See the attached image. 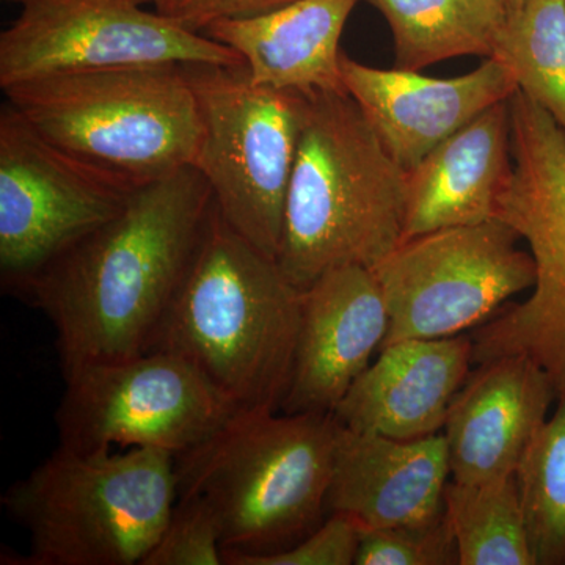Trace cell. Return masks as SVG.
I'll use <instances>...</instances> for the list:
<instances>
[{
  "instance_id": "cell-27",
  "label": "cell",
  "mask_w": 565,
  "mask_h": 565,
  "mask_svg": "<svg viewBox=\"0 0 565 565\" xmlns=\"http://www.w3.org/2000/svg\"><path fill=\"white\" fill-rule=\"evenodd\" d=\"M292 2L296 0H182L173 20L189 31L202 33L212 22L258 17Z\"/></svg>"
},
{
  "instance_id": "cell-25",
  "label": "cell",
  "mask_w": 565,
  "mask_h": 565,
  "mask_svg": "<svg viewBox=\"0 0 565 565\" xmlns=\"http://www.w3.org/2000/svg\"><path fill=\"white\" fill-rule=\"evenodd\" d=\"M221 531L195 501H178L172 519L143 565H222Z\"/></svg>"
},
{
  "instance_id": "cell-11",
  "label": "cell",
  "mask_w": 565,
  "mask_h": 565,
  "mask_svg": "<svg viewBox=\"0 0 565 565\" xmlns=\"http://www.w3.org/2000/svg\"><path fill=\"white\" fill-rule=\"evenodd\" d=\"M148 2L21 0L20 17L0 35V87L85 71L245 65L232 47L141 9Z\"/></svg>"
},
{
  "instance_id": "cell-12",
  "label": "cell",
  "mask_w": 565,
  "mask_h": 565,
  "mask_svg": "<svg viewBox=\"0 0 565 565\" xmlns=\"http://www.w3.org/2000/svg\"><path fill=\"white\" fill-rule=\"evenodd\" d=\"M126 191L65 158L10 104L0 115V273L7 288L31 278L110 221Z\"/></svg>"
},
{
  "instance_id": "cell-22",
  "label": "cell",
  "mask_w": 565,
  "mask_h": 565,
  "mask_svg": "<svg viewBox=\"0 0 565 565\" xmlns=\"http://www.w3.org/2000/svg\"><path fill=\"white\" fill-rule=\"evenodd\" d=\"M492 58L565 132V0H527L509 10Z\"/></svg>"
},
{
  "instance_id": "cell-2",
  "label": "cell",
  "mask_w": 565,
  "mask_h": 565,
  "mask_svg": "<svg viewBox=\"0 0 565 565\" xmlns=\"http://www.w3.org/2000/svg\"><path fill=\"white\" fill-rule=\"evenodd\" d=\"M302 294L277 259L234 232L214 204L151 351L191 363L237 411L280 412Z\"/></svg>"
},
{
  "instance_id": "cell-21",
  "label": "cell",
  "mask_w": 565,
  "mask_h": 565,
  "mask_svg": "<svg viewBox=\"0 0 565 565\" xmlns=\"http://www.w3.org/2000/svg\"><path fill=\"white\" fill-rule=\"evenodd\" d=\"M445 514L460 565H537L515 475L475 484L451 479Z\"/></svg>"
},
{
  "instance_id": "cell-6",
  "label": "cell",
  "mask_w": 565,
  "mask_h": 565,
  "mask_svg": "<svg viewBox=\"0 0 565 565\" xmlns=\"http://www.w3.org/2000/svg\"><path fill=\"white\" fill-rule=\"evenodd\" d=\"M178 503L177 456L58 446L3 493L29 535L25 565H143Z\"/></svg>"
},
{
  "instance_id": "cell-15",
  "label": "cell",
  "mask_w": 565,
  "mask_h": 565,
  "mask_svg": "<svg viewBox=\"0 0 565 565\" xmlns=\"http://www.w3.org/2000/svg\"><path fill=\"white\" fill-rule=\"evenodd\" d=\"M451 401L444 426L452 481L505 478L519 465L556 399V385L526 353L478 363Z\"/></svg>"
},
{
  "instance_id": "cell-23",
  "label": "cell",
  "mask_w": 565,
  "mask_h": 565,
  "mask_svg": "<svg viewBox=\"0 0 565 565\" xmlns=\"http://www.w3.org/2000/svg\"><path fill=\"white\" fill-rule=\"evenodd\" d=\"M556 401L515 473L537 565H565V375Z\"/></svg>"
},
{
  "instance_id": "cell-14",
  "label": "cell",
  "mask_w": 565,
  "mask_h": 565,
  "mask_svg": "<svg viewBox=\"0 0 565 565\" xmlns=\"http://www.w3.org/2000/svg\"><path fill=\"white\" fill-rule=\"evenodd\" d=\"M345 92L359 104L386 151L411 172L435 147L519 90L511 71L497 58L452 79L419 71L379 70L341 52Z\"/></svg>"
},
{
  "instance_id": "cell-24",
  "label": "cell",
  "mask_w": 565,
  "mask_h": 565,
  "mask_svg": "<svg viewBox=\"0 0 565 565\" xmlns=\"http://www.w3.org/2000/svg\"><path fill=\"white\" fill-rule=\"evenodd\" d=\"M356 565H455V535L446 514L424 525L362 531Z\"/></svg>"
},
{
  "instance_id": "cell-8",
  "label": "cell",
  "mask_w": 565,
  "mask_h": 565,
  "mask_svg": "<svg viewBox=\"0 0 565 565\" xmlns=\"http://www.w3.org/2000/svg\"><path fill=\"white\" fill-rule=\"evenodd\" d=\"M514 172L497 214L530 245L533 294L473 334L475 363L526 353L553 382L565 375V132L516 90L509 99Z\"/></svg>"
},
{
  "instance_id": "cell-29",
  "label": "cell",
  "mask_w": 565,
  "mask_h": 565,
  "mask_svg": "<svg viewBox=\"0 0 565 565\" xmlns=\"http://www.w3.org/2000/svg\"><path fill=\"white\" fill-rule=\"evenodd\" d=\"M509 10L519 9L523 3H526L527 0H501Z\"/></svg>"
},
{
  "instance_id": "cell-26",
  "label": "cell",
  "mask_w": 565,
  "mask_h": 565,
  "mask_svg": "<svg viewBox=\"0 0 565 565\" xmlns=\"http://www.w3.org/2000/svg\"><path fill=\"white\" fill-rule=\"evenodd\" d=\"M362 527L344 514H329L313 533L289 548L267 555H225L228 565H351L359 555Z\"/></svg>"
},
{
  "instance_id": "cell-18",
  "label": "cell",
  "mask_w": 565,
  "mask_h": 565,
  "mask_svg": "<svg viewBox=\"0 0 565 565\" xmlns=\"http://www.w3.org/2000/svg\"><path fill=\"white\" fill-rule=\"evenodd\" d=\"M514 172L509 102L494 104L407 172L404 241L494 218Z\"/></svg>"
},
{
  "instance_id": "cell-3",
  "label": "cell",
  "mask_w": 565,
  "mask_h": 565,
  "mask_svg": "<svg viewBox=\"0 0 565 565\" xmlns=\"http://www.w3.org/2000/svg\"><path fill=\"white\" fill-rule=\"evenodd\" d=\"M407 172L348 92L307 95L278 266L300 291L337 267L374 269L404 241Z\"/></svg>"
},
{
  "instance_id": "cell-28",
  "label": "cell",
  "mask_w": 565,
  "mask_h": 565,
  "mask_svg": "<svg viewBox=\"0 0 565 565\" xmlns=\"http://www.w3.org/2000/svg\"><path fill=\"white\" fill-rule=\"evenodd\" d=\"M156 11L166 14V17H174L177 11L180 10L182 0H151Z\"/></svg>"
},
{
  "instance_id": "cell-4",
  "label": "cell",
  "mask_w": 565,
  "mask_h": 565,
  "mask_svg": "<svg viewBox=\"0 0 565 565\" xmlns=\"http://www.w3.org/2000/svg\"><path fill=\"white\" fill-rule=\"evenodd\" d=\"M340 429L333 414L237 411L177 456L178 501L214 516L223 556L289 548L329 515Z\"/></svg>"
},
{
  "instance_id": "cell-17",
  "label": "cell",
  "mask_w": 565,
  "mask_h": 565,
  "mask_svg": "<svg viewBox=\"0 0 565 565\" xmlns=\"http://www.w3.org/2000/svg\"><path fill=\"white\" fill-rule=\"evenodd\" d=\"M449 476L441 433L396 440L341 424L327 512L351 516L363 531L424 525L445 514Z\"/></svg>"
},
{
  "instance_id": "cell-5",
  "label": "cell",
  "mask_w": 565,
  "mask_h": 565,
  "mask_svg": "<svg viewBox=\"0 0 565 565\" xmlns=\"http://www.w3.org/2000/svg\"><path fill=\"white\" fill-rule=\"evenodd\" d=\"M3 93L54 150L126 191L192 166L202 140L182 65L57 74Z\"/></svg>"
},
{
  "instance_id": "cell-16",
  "label": "cell",
  "mask_w": 565,
  "mask_h": 565,
  "mask_svg": "<svg viewBox=\"0 0 565 565\" xmlns=\"http://www.w3.org/2000/svg\"><path fill=\"white\" fill-rule=\"evenodd\" d=\"M473 355L471 334L385 345L334 408V418L355 433L396 440L440 434Z\"/></svg>"
},
{
  "instance_id": "cell-7",
  "label": "cell",
  "mask_w": 565,
  "mask_h": 565,
  "mask_svg": "<svg viewBox=\"0 0 565 565\" xmlns=\"http://www.w3.org/2000/svg\"><path fill=\"white\" fill-rule=\"evenodd\" d=\"M182 71L202 118L192 166L210 184L223 221L278 259L307 95L253 84L245 65L189 63Z\"/></svg>"
},
{
  "instance_id": "cell-19",
  "label": "cell",
  "mask_w": 565,
  "mask_h": 565,
  "mask_svg": "<svg viewBox=\"0 0 565 565\" xmlns=\"http://www.w3.org/2000/svg\"><path fill=\"white\" fill-rule=\"evenodd\" d=\"M362 0H296L269 13L212 22L204 35L244 58L253 84L275 90L345 92L340 40Z\"/></svg>"
},
{
  "instance_id": "cell-10",
  "label": "cell",
  "mask_w": 565,
  "mask_h": 565,
  "mask_svg": "<svg viewBox=\"0 0 565 565\" xmlns=\"http://www.w3.org/2000/svg\"><path fill=\"white\" fill-rule=\"evenodd\" d=\"M519 241L500 218L403 241L371 269L390 319L382 348L412 338L455 337L486 322L509 297L533 288L534 259L516 247Z\"/></svg>"
},
{
  "instance_id": "cell-13",
  "label": "cell",
  "mask_w": 565,
  "mask_h": 565,
  "mask_svg": "<svg viewBox=\"0 0 565 565\" xmlns=\"http://www.w3.org/2000/svg\"><path fill=\"white\" fill-rule=\"evenodd\" d=\"M381 286L367 267L329 270L302 294L299 338L282 414H333L388 333Z\"/></svg>"
},
{
  "instance_id": "cell-30",
  "label": "cell",
  "mask_w": 565,
  "mask_h": 565,
  "mask_svg": "<svg viewBox=\"0 0 565 565\" xmlns=\"http://www.w3.org/2000/svg\"><path fill=\"white\" fill-rule=\"evenodd\" d=\"M3 2L21 3V0H3Z\"/></svg>"
},
{
  "instance_id": "cell-9",
  "label": "cell",
  "mask_w": 565,
  "mask_h": 565,
  "mask_svg": "<svg viewBox=\"0 0 565 565\" xmlns=\"http://www.w3.org/2000/svg\"><path fill=\"white\" fill-rule=\"evenodd\" d=\"M55 424L63 448L189 451L228 422L237 408L191 363L150 351L82 364L63 373Z\"/></svg>"
},
{
  "instance_id": "cell-1",
  "label": "cell",
  "mask_w": 565,
  "mask_h": 565,
  "mask_svg": "<svg viewBox=\"0 0 565 565\" xmlns=\"http://www.w3.org/2000/svg\"><path fill=\"white\" fill-rule=\"evenodd\" d=\"M212 207L203 174L182 167L11 289L50 319L63 373L151 351Z\"/></svg>"
},
{
  "instance_id": "cell-20",
  "label": "cell",
  "mask_w": 565,
  "mask_h": 565,
  "mask_svg": "<svg viewBox=\"0 0 565 565\" xmlns=\"http://www.w3.org/2000/svg\"><path fill=\"white\" fill-rule=\"evenodd\" d=\"M392 29L394 68L457 57L492 58L508 22L501 0H367Z\"/></svg>"
}]
</instances>
